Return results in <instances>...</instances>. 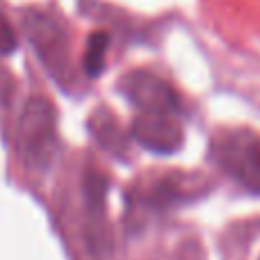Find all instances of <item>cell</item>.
Returning a JSON list of instances; mask_svg holds the SVG:
<instances>
[{
  "mask_svg": "<svg viewBox=\"0 0 260 260\" xmlns=\"http://www.w3.org/2000/svg\"><path fill=\"white\" fill-rule=\"evenodd\" d=\"M18 148L30 169H46L57 151V126L55 110L46 99L27 101L18 123Z\"/></svg>",
  "mask_w": 260,
  "mask_h": 260,
  "instance_id": "6da1fadb",
  "label": "cell"
},
{
  "mask_svg": "<svg viewBox=\"0 0 260 260\" xmlns=\"http://www.w3.org/2000/svg\"><path fill=\"white\" fill-rule=\"evenodd\" d=\"M219 167L244 189L260 194V135L229 130L212 146Z\"/></svg>",
  "mask_w": 260,
  "mask_h": 260,
  "instance_id": "7a4b0ae2",
  "label": "cell"
},
{
  "mask_svg": "<svg viewBox=\"0 0 260 260\" xmlns=\"http://www.w3.org/2000/svg\"><path fill=\"white\" fill-rule=\"evenodd\" d=\"M121 94L142 114H178L180 101L176 91L148 71L128 73L121 80Z\"/></svg>",
  "mask_w": 260,
  "mask_h": 260,
  "instance_id": "3957f363",
  "label": "cell"
},
{
  "mask_svg": "<svg viewBox=\"0 0 260 260\" xmlns=\"http://www.w3.org/2000/svg\"><path fill=\"white\" fill-rule=\"evenodd\" d=\"M133 137L148 151L169 155L183 146V123L178 114H139L133 121Z\"/></svg>",
  "mask_w": 260,
  "mask_h": 260,
  "instance_id": "277c9868",
  "label": "cell"
},
{
  "mask_svg": "<svg viewBox=\"0 0 260 260\" xmlns=\"http://www.w3.org/2000/svg\"><path fill=\"white\" fill-rule=\"evenodd\" d=\"M25 30L46 67L50 71H62L67 67V41L62 27L48 16L30 14L25 16Z\"/></svg>",
  "mask_w": 260,
  "mask_h": 260,
  "instance_id": "5b68a950",
  "label": "cell"
},
{
  "mask_svg": "<svg viewBox=\"0 0 260 260\" xmlns=\"http://www.w3.org/2000/svg\"><path fill=\"white\" fill-rule=\"evenodd\" d=\"M110 46V35L108 32H94L87 41V53H85V73L89 78H99L105 67V53Z\"/></svg>",
  "mask_w": 260,
  "mask_h": 260,
  "instance_id": "8992f818",
  "label": "cell"
},
{
  "mask_svg": "<svg viewBox=\"0 0 260 260\" xmlns=\"http://www.w3.org/2000/svg\"><path fill=\"white\" fill-rule=\"evenodd\" d=\"M16 48H18V39L14 35V27L0 14V55H12Z\"/></svg>",
  "mask_w": 260,
  "mask_h": 260,
  "instance_id": "52a82bcc",
  "label": "cell"
}]
</instances>
